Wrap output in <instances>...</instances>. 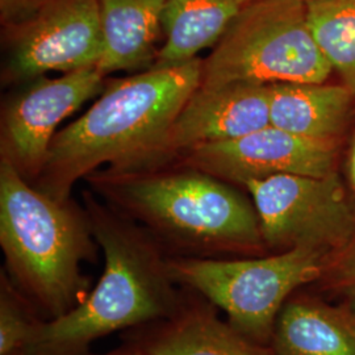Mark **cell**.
Segmentation results:
<instances>
[{"label":"cell","mask_w":355,"mask_h":355,"mask_svg":"<svg viewBox=\"0 0 355 355\" xmlns=\"http://www.w3.org/2000/svg\"><path fill=\"white\" fill-rule=\"evenodd\" d=\"M329 255L309 248L223 259L168 257L174 282L202 293L228 322L261 345L271 343L275 321L292 293L316 283Z\"/></svg>","instance_id":"cell-6"},{"label":"cell","mask_w":355,"mask_h":355,"mask_svg":"<svg viewBox=\"0 0 355 355\" xmlns=\"http://www.w3.org/2000/svg\"><path fill=\"white\" fill-rule=\"evenodd\" d=\"M89 190L127 216L168 257L223 259L270 254L252 199L189 166L132 173L95 171Z\"/></svg>","instance_id":"cell-2"},{"label":"cell","mask_w":355,"mask_h":355,"mask_svg":"<svg viewBox=\"0 0 355 355\" xmlns=\"http://www.w3.org/2000/svg\"><path fill=\"white\" fill-rule=\"evenodd\" d=\"M334 159L333 141L309 140L268 125L236 140L198 146L174 162L243 187L284 174L325 177L334 173Z\"/></svg>","instance_id":"cell-10"},{"label":"cell","mask_w":355,"mask_h":355,"mask_svg":"<svg viewBox=\"0 0 355 355\" xmlns=\"http://www.w3.org/2000/svg\"><path fill=\"white\" fill-rule=\"evenodd\" d=\"M46 0H0L1 26H10L31 16Z\"/></svg>","instance_id":"cell-20"},{"label":"cell","mask_w":355,"mask_h":355,"mask_svg":"<svg viewBox=\"0 0 355 355\" xmlns=\"http://www.w3.org/2000/svg\"><path fill=\"white\" fill-rule=\"evenodd\" d=\"M86 355H144L141 353L140 350L137 347H135L133 345L127 343H121L120 346H117L114 350L108 352V353H104V354H92L89 353Z\"/></svg>","instance_id":"cell-21"},{"label":"cell","mask_w":355,"mask_h":355,"mask_svg":"<svg viewBox=\"0 0 355 355\" xmlns=\"http://www.w3.org/2000/svg\"><path fill=\"white\" fill-rule=\"evenodd\" d=\"M250 195L268 253L309 248L331 254L355 234V209L336 173L274 175L243 186Z\"/></svg>","instance_id":"cell-7"},{"label":"cell","mask_w":355,"mask_h":355,"mask_svg":"<svg viewBox=\"0 0 355 355\" xmlns=\"http://www.w3.org/2000/svg\"><path fill=\"white\" fill-rule=\"evenodd\" d=\"M250 0H167L162 17L165 42L153 67L187 64L214 48Z\"/></svg>","instance_id":"cell-16"},{"label":"cell","mask_w":355,"mask_h":355,"mask_svg":"<svg viewBox=\"0 0 355 355\" xmlns=\"http://www.w3.org/2000/svg\"><path fill=\"white\" fill-rule=\"evenodd\" d=\"M268 91L271 125L318 141H334L341 133L354 95L343 85L325 82H279Z\"/></svg>","instance_id":"cell-15"},{"label":"cell","mask_w":355,"mask_h":355,"mask_svg":"<svg viewBox=\"0 0 355 355\" xmlns=\"http://www.w3.org/2000/svg\"><path fill=\"white\" fill-rule=\"evenodd\" d=\"M203 60L135 73L107 82L99 99L53 139L33 184L57 200L71 199L76 182L107 171L146 168L183 105L200 86Z\"/></svg>","instance_id":"cell-1"},{"label":"cell","mask_w":355,"mask_h":355,"mask_svg":"<svg viewBox=\"0 0 355 355\" xmlns=\"http://www.w3.org/2000/svg\"><path fill=\"white\" fill-rule=\"evenodd\" d=\"M3 85H26L58 71L96 67L104 53L99 0H46L24 20L3 26Z\"/></svg>","instance_id":"cell-8"},{"label":"cell","mask_w":355,"mask_h":355,"mask_svg":"<svg viewBox=\"0 0 355 355\" xmlns=\"http://www.w3.org/2000/svg\"><path fill=\"white\" fill-rule=\"evenodd\" d=\"M316 283H322L341 300L340 303L355 312V234L341 250L329 255Z\"/></svg>","instance_id":"cell-19"},{"label":"cell","mask_w":355,"mask_h":355,"mask_svg":"<svg viewBox=\"0 0 355 355\" xmlns=\"http://www.w3.org/2000/svg\"><path fill=\"white\" fill-rule=\"evenodd\" d=\"M0 246L3 270L45 321L64 318L89 296L82 263L98 262L85 205L57 200L0 158Z\"/></svg>","instance_id":"cell-4"},{"label":"cell","mask_w":355,"mask_h":355,"mask_svg":"<svg viewBox=\"0 0 355 355\" xmlns=\"http://www.w3.org/2000/svg\"><path fill=\"white\" fill-rule=\"evenodd\" d=\"M318 49L355 95V0H305Z\"/></svg>","instance_id":"cell-17"},{"label":"cell","mask_w":355,"mask_h":355,"mask_svg":"<svg viewBox=\"0 0 355 355\" xmlns=\"http://www.w3.org/2000/svg\"><path fill=\"white\" fill-rule=\"evenodd\" d=\"M167 0H99L104 53L98 70L140 73L152 69L164 35Z\"/></svg>","instance_id":"cell-14"},{"label":"cell","mask_w":355,"mask_h":355,"mask_svg":"<svg viewBox=\"0 0 355 355\" xmlns=\"http://www.w3.org/2000/svg\"><path fill=\"white\" fill-rule=\"evenodd\" d=\"M10 355H24V353L23 352H17V353H13V354Z\"/></svg>","instance_id":"cell-23"},{"label":"cell","mask_w":355,"mask_h":355,"mask_svg":"<svg viewBox=\"0 0 355 355\" xmlns=\"http://www.w3.org/2000/svg\"><path fill=\"white\" fill-rule=\"evenodd\" d=\"M331 71L308 26L305 0H250L203 60L200 86L324 83Z\"/></svg>","instance_id":"cell-5"},{"label":"cell","mask_w":355,"mask_h":355,"mask_svg":"<svg viewBox=\"0 0 355 355\" xmlns=\"http://www.w3.org/2000/svg\"><path fill=\"white\" fill-rule=\"evenodd\" d=\"M268 125V85L230 82L199 86L178 114L152 164L144 170L170 165L191 149L236 140Z\"/></svg>","instance_id":"cell-11"},{"label":"cell","mask_w":355,"mask_h":355,"mask_svg":"<svg viewBox=\"0 0 355 355\" xmlns=\"http://www.w3.org/2000/svg\"><path fill=\"white\" fill-rule=\"evenodd\" d=\"M105 78L96 67H89L28 82L3 104L0 158L8 161L29 183H35L58 125L102 94Z\"/></svg>","instance_id":"cell-9"},{"label":"cell","mask_w":355,"mask_h":355,"mask_svg":"<svg viewBox=\"0 0 355 355\" xmlns=\"http://www.w3.org/2000/svg\"><path fill=\"white\" fill-rule=\"evenodd\" d=\"M270 346L277 355H355V312L303 287L282 306Z\"/></svg>","instance_id":"cell-13"},{"label":"cell","mask_w":355,"mask_h":355,"mask_svg":"<svg viewBox=\"0 0 355 355\" xmlns=\"http://www.w3.org/2000/svg\"><path fill=\"white\" fill-rule=\"evenodd\" d=\"M349 171H350V179L353 183V187L355 190V140L352 148V153H350V162H349Z\"/></svg>","instance_id":"cell-22"},{"label":"cell","mask_w":355,"mask_h":355,"mask_svg":"<svg viewBox=\"0 0 355 355\" xmlns=\"http://www.w3.org/2000/svg\"><path fill=\"white\" fill-rule=\"evenodd\" d=\"M82 198L104 271L82 304L38 327L24 355L89 354L95 341L168 318L179 304L182 287L152 234L94 191H83Z\"/></svg>","instance_id":"cell-3"},{"label":"cell","mask_w":355,"mask_h":355,"mask_svg":"<svg viewBox=\"0 0 355 355\" xmlns=\"http://www.w3.org/2000/svg\"><path fill=\"white\" fill-rule=\"evenodd\" d=\"M45 320L0 270V355L23 352Z\"/></svg>","instance_id":"cell-18"},{"label":"cell","mask_w":355,"mask_h":355,"mask_svg":"<svg viewBox=\"0 0 355 355\" xmlns=\"http://www.w3.org/2000/svg\"><path fill=\"white\" fill-rule=\"evenodd\" d=\"M180 287L173 315L125 330L120 341L144 355H277L271 346L254 343L224 321L202 293Z\"/></svg>","instance_id":"cell-12"}]
</instances>
